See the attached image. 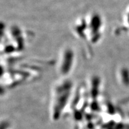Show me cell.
Here are the masks:
<instances>
[{"mask_svg":"<svg viewBox=\"0 0 129 129\" xmlns=\"http://www.w3.org/2000/svg\"><path fill=\"white\" fill-rule=\"evenodd\" d=\"M122 78L123 83L126 85H129V72L127 69H124L122 71Z\"/></svg>","mask_w":129,"mask_h":129,"instance_id":"cell-1","label":"cell"},{"mask_svg":"<svg viewBox=\"0 0 129 129\" xmlns=\"http://www.w3.org/2000/svg\"><path fill=\"white\" fill-rule=\"evenodd\" d=\"M74 116H75V119H77V120H79L80 119H81V118L82 115L81 114V113L80 112H78V111H77V112H75V115H74Z\"/></svg>","mask_w":129,"mask_h":129,"instance_id":"cell-2","label":"cell"},{"mask_svg":"<svg viewBox=\"0 0 129 129\" xmlns=\"http://www.w3.org/2000/svg\"><path fill=\"white\" fill-rule=\"evenodd\" d=\"M92 108L94 109V110H95V111L97 110V109H98V105L96 104H93V105H92Z\"/></svg>","mask_w":129,"mask_h":129,"instance_id":"cell-3","label":"cell"},{"mask_svg":"<svg viewBox=\"0 0 129 129\" xmlns=\"http://www.w3.org/2000/svg\"><path fill=\"white\" fill-rule=\"evenodd\" d=\"M128 22H129V16H128Z\"/></svg>","mask_w":129,"mask_h":129,"instance_id":"cell-4","label":"cell"}]
</instances>
